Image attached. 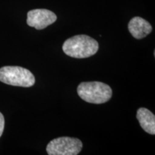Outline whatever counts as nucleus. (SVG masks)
<instances>
[{"mask_svg": "<svg viewBox=\"0 0 155 155\" xmlns=\"http://www.w3.org/2000/svg\"><path fill=\"white\" fill-rule=\"evenodd\" d=\"M98 42L86 35L73 36L66 40L63 45V52L70 57L86 58L98 52Z\"/></svg>", "mask_w": 155, "mask_h": 155, "instance_id": "f257e3e1", "label": "nucleus"}, {"mask_svg": "<svg viewBox=\"0 0 155 155\" xmlns=\"http://www.w3.org/2000/svg\"><path fill=\"white\" fill-rule=\"evenodd\" d=\"M82 148L83 143L80 139L63 137L50 141L46 151L49 155H77Z\"/></svg>", "mask_w": 155, "mask_h": 155, "instance_id": "20e7f679", "label": "nucleus"}, {"mask_svg": "<svg viewBox=\"0 0 155 155\" xmlns=\"http://www.w3.org/2000/svg\"><path fill=\"white\" fill-rule=\"evenodd\" d=\"M78 96L85 101L95 104L107 102L112 97V89L106 83L94 81L83 82L77 88Z\"/></svg>", "mask_w": 155, "mask_h": 155, "instance_id": "f03ea898", "label": "nucleus"}, {"mask_svg": "<svg viewBox=\"0 0 155 155\" xmlns=\"http://www.w3.org/2000/svg\"><path fill=\"white\" fill-rule=\"evenodd\" d=\"M57 16L52 11L45 9H36L28 12L27 23L30 27L40 30L53 24Z\"/></svg>", "mask_w": 155, "mask_h": 155, "instance_id": "39448f33", "label": "nucleus"}, {"mask_svg": "<svg viewBox=\"0 0 155 155\" xmlns=\"http://www.w3.org/2000/svg\"><path fill=\"white\" fill-rule=\"evenodd\" d=\"M4 128H5V118L2 114L0 112V137L2 134Z\"/></svg>", "mask_w": 155, "mask_h": 155, "instance_id": "6e6552de", "label": "nucleus"}, {"mask_svg": "<svg viewBox=\"0 0 155 155\" xmlns=\"http://www.w3.org/2000/svg\"><path fill=\"white\" fill-rule=\"evenodd\" d=\"M0 81L5 84L29 88L34 86L35 78L32 72L19 66H5L0 68Z\"/></svg>", "mask_w": 155, "mask_h": 155, "instance_id": "7ed1b4c3", "label": "nucleus"}, {"mask_svg": "<svg viewBox=\"0 0 155 155\" xmlns=\"http://www.w3.org/2000/svg\"><path fill=\"white\" fill-rule=\"evenodd\" d=\"M129 32L136 39H142L151 33L152 27L148 21L140 17H135L129 21L128 25Z\"/></svg>", "mask_w": 155, "mask_h": 155, "instance_id": "423d86ee", "label": "nucleus"}, {"mask_svg": "<svg viewBox=\"0 0 155 155\" xmlns=\"http://www.w3.org/2000/svg\"><path fill=\"white\" fill-rule=\"evenodd\" d=\"M137 119L141 127L150 134H155V116L146 108H139L137 111Z\"/></svg>", "mask_w": 155, "mask_h": 155, "instance_id": "0eeeda50", "label": "nucleus"}]
</instances>
